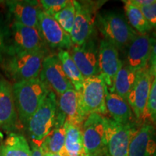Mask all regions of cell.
<instances>
[{
    "label": "cell",
    "instance_id": "obj_29",
    "mask_svg": "<svg viewBox=\"0 0 156 156\" xmlns=\"http://www.w3.org/2000/svg\"><path fill=\"white\" fill-rule=\"evenodd\" d=\"M146 116L147 119L156 123V77H154L151 85L146 107Z\"/></svg>",
    "mask_w": 156,
    "mask_h": 156
},
{
    "label": "cell",
    "instance_id": "obj_17",
    "mask_svg": "<svg viewBox=\"0 0 156 156\" xmlns=\"http://www.w3.org/2000/svg\"><path fill=\"white\" fill-rule=\"evenodd\" d=\"M57 111L64 115L67 122L80 127L87 117L82 106L80 93L74 88L58 95Z\"/></svg>",
    "mask_w": 156,
    "mask_h": 156
},
{
    "label": "cell",
    "instance_id": "obj_4",
    "mask_svg": "<svg viewBox=\"0 0 156 156\" xmlns=\"http://www.w3.org/2000/svg\"><path fill=\"white\" fill-rule=\"evenodd\" d=\"M112 119L92 114L82 126L84 148L86 156H105Z\"/></svg>",
    "mask_w": 156,
    "mask_h": 156
},
{
    "label": "cell",
    "instance_id": "obj_12",
    "mask_svg": "<svg viewBox=\"0 0 156 156\" xmlns=\"http://www.w3.org/2000/svg\"><path fill=\"white\" fill-rule=\"evenodd\" d=\"M38 25L42 38L51 48L60 50L73 48V44L69 34L60 26L53 17L46 14L43 9L38 15Z\"/></svg>",
    "mask_w": 156,
    "mask_h": 156
},
{
    "label": "cell",
    "instance_id": "obj_13",
    "mask_svg": "<svg viewBox=\"0 0 156 156\" xmlns=\"http://www.w3.org/2000/svg\"><path fill=\"white\" fill-rule=\"evenodd\" d=\"M155 38L148 34H137L126 48L125 65L137 72L147 67Z\"/></svg>",
    "mask_w": 156,
    "mask_h": 156
},
{
    "label": "cell",
    "instance_id": "obj_26",
    "mask_svg": "<svg viewBox=\"0 0 156 156\" xmlns=\"http://www.w3.org/2000/svg\"><path fill=\"white\" fill-rule=\"evenodd\" d=\"M123 2L124 3V11L126 18L132 28L139 34H148V32L152 30V28L145 19L141 9L130 4L127 0H124Z\"/></svg>",
    "mask_w": 156,
    "mask_h": 156
},
{
    "label": "cell",
    "instance_id": "obj_1",
    "mask_svg": "<svg viewBox=\"0 0 156 156\" xmlns=\"http://www.w3.org/2000/svg\"><path fill=\"white\" fill-rule=\"evenodd\" d=\"M2 68L15 83L36 79L40 76L46 51H20L5 48Z\"/></svg>",
    "mask_w": 156,
    "mask_h": 156
},
{
    "label": "cell",
    "instance_id": "obj_38",
    "mask_svg": "<svg viewBox=\"0 0 156 156\" xmlns=\"http://www.w3.org/2000/svg\"><path fill=\"white\" fill-rule=\"evenodd\" d=\"M43 156H44V155H43Z\"/></svg>",
    "mask_w": 156,
    "mask_h": 156
},
{
    "label": "cell",
    "instance_id": "obj_31",
    "mask_svg": "<svg viewBox=\"0 0 156 156\" xmlns=\"http://www.w3.org/2000/svg\"><path fill=\"white\" fill-rule=\"evenodd\" d=\"M127 1L132 5L136 6V7H142L154 3L155 0H127Z\"/></svg>",
    "mask_w": 156,
    "mask_h": 156
},
{
    "label": "cell",
    "instance_id": "obj_2",
    "mask_svg": "<svg viewBox=\"0 0 156 156\" xmlns=\"http://www.w3.org/2000/svg\"><path fill=\"white\" fill-rule=\"evenodd\" d=\"M49 91L47 85L39 77L13 84V98L17 116L25 126Z\"/></svg>",
    "mask_w": 156,
    "mask_h": 156
},
{
    "label": "cell",
    "instance_id": "obj_14",
    "mask_svg": "<svg viewBox=\"0 0 156 156\" xmlns=\"http://www.w3.org/2000/svg\"><path fill=\"white\" fill-rule=\"evenodd\" d=\"M84 78L99 75L98 48L94 39H88L81 46H74L69 53Z\"/></svg>",
    "mask_w": 156,
    "mask_h": 156
},
{
    "label": "cell",
    "instance_id": "obj_34",
    "mask_svg": "<svg viewBox=\"0 0 156 156\" xmlns=\"http://www.w3.org/2000/svg\"><path fill=\"white\" fill-rule=\"evenodd\" d=\"M150 63H151V67H149L150 72H151V75L153 77H156V58L150 60Z\"/></svg>",
    "mask_w": 156,
    "mask_h": 156
},
{
    "label": "cell",
    "instance_id": "obj_16",
    "mask_svg": "<svg viewBox=\"0 0 156 156\" xmlns=\"http://www.w3.org/2000/svg\"><path fill=\"white\" fill-rule=\"evenodd\" d=\"M128 156H156V129L144 122L136 128L129 146Z\"/></svg>",
    "mask_w": 156,
    "mask_h": 156
},
{
    "label": "cell",
    "instance_id": "obj_23",
    "mask_svg": "<svg viewBox=\"0 0 156 156\" xmlns=\"http://www.w3.org/2000/svg\"><path fill=\"white\" fill-rule=\"evenodd\" d=\"M64 142H65L64 124L56 122L53 129L46 136L41 145L43 153H54L62 155L64 152Z\"/></svg>",
    "mask_w": 156,
    "mask_h": 156
},
{
    "label": "cell",
    "instance_id": "obj_6",
    "mask_svg": "<svg viewBox=\"0 0 156 156\" xmlns=\"http://www.w3.org/2000/svg\"><path fill=\"white\" fill-rule=\"evenodd\" d=\"M75 17L69 36L73 45L81 46L92 38L101 2L75 1Z\"/></svg>",
    "mask_w": 156,
    "mask_h": 156
},
{
    "label": "cell",
    "instance_id": "obj_39",
    "mask_svg": "<svg viewBox=\"0 0 156 156\" xmlns=\"http://www.w3.org/2000/svg\"><path fill=\"white\" fill-rule=\"evenodd\" d=\"M0 145H1V144H0Z\"/></svg>",
    "mask_w": 156,
    "mask_h": 156
},
{
    "label": "cell",
    "instance_id": "obj_32",
    "mask_svg": "<svg viewBox=\"0 0 156 156\" xmlns=\"http://www.w3.org/2000/svg\"><path fill=\"white\" fill-rule=\"evenodd\" d=\"M43 155L41 145L31 142V156H43Z\"/></svg>",
    "mask_w": 156,
    "mask_h": 156
},
{
    "label": "cell",
    "instance_id": "obj_10",
    "mask_svg": "<svg viewBox=\"0 0 156 156\" xmlns=\"http://www.w3.org/2000/svg\"><path fill=\"white\" fill-rule=\"evenodd\" d=\"M10 33L12 45L7 48L20 51H46V42L39 28L13 22Z\"/></svg>",
    "mask_w": 156,
    "mask_h": 156
},
{
    "label": "cell",
    "instance_id": "obj_11",
    "mask_svg": "<svg viewBox=\"0 0 156 156\" xmlns=\"http://www.w3.org/2000/svg\"><path fill=\"white\" fill-rule=\"evenodd\" d=\"M39 78L49 90H53L58 95H62L69 89L74 88L64 73L57 55L54 54L45 56Z\"/></svg>",
    "mask_w": 156,
    "mask_h": 156
},
{
    "label": "cell",
    "instance_id": "obj_9",
    "mask_svg": "<svg viewBox=\"0 0 156 156\" xmlns=\"http://www.w3.org/2000/svg\"><path fill=\"white\" fill-rule=\"evenodd\" d=\"M98 62L99 75L102 77L108 90L114 92L115 78L123 62L116 47L104 39H102L99 44Z\"/></svg>",
    "mask_w": 156,
    "mask_h": 156
},
{
    "label": "cell",
    "instance_id": "obj_33",
    "mask_svg": "<svg viewBox=\"0 0 156 156\" xmlns=\"http://www.w3.org/2000/svg\"><path fill=\"white\" fill-rule=\"evenodd\" d=\"M5 41H4V36L2 32L1 29H0V60H2V58L3 54L5 51Z\"/></svg>",
    "mask_w": 156,
    "mask_h": 156
},
{
    "label": "cell",
    "instance_id": "obj_8",
    "mask_svg": "<svg viewBox=\"0 0 156 156\" xmlns=\"http://www.w3.org/2000/svg\"><path fill=\"white\" fill-rule=\"evenodd\" d=\"M153 77L147 67L136 72L135 82L126 98V101L138 120L145 121L147 119L146 107Z\"/></svg>",
    "mask_w": 156,
    "mask_h": 156
},
{
    "label": "cell",
    "instance_id": "obj_25",
    "mask_svg": "<svg viewBox=\"0 0 156 156\" xmlns=\"http://www.w3.org/2000/svg\"><path fill=\"white\" fill-rule=\"evenodd\" d=\"M136 72L123 63L116 76L114 84V92L126 100V98L134 85Z\"/></svg>",
    "mask_w": 156,
    "mask_h": 156
},
{
    "label": "cell",
    "instance_id": "obj_30",
    "mask_svg": "<svg viewBox=\"0 0 156 156\" xmlns=\"http://www.w3.org/2000/svg\"><path fill=\"white\" fill-rule=\"evenodd\" d=\"M139 8L141 9L152 29L154 28L156 30V0L155 2L151 5Z\"/></svg>",
    "mask_w": 156,
    "mask_h": 156
},
{
    "label": "cell",
    "instance_id": "obj_21",
    "mask_svg": "<svg viewBox=\"0 0 156 156\" xmlns=\"http://www.w3.org/2000/svg\"><path fill=\"white\" fill-rule=\"evenodd\" d=\"M65 142L62 156H86L84 148L82 127L65 121Z\"/></svg>",
    "mask_w": 156,
    "mask_h": 156
},
{
    "label": "cell",
    "instance_id": "obj_27",
    "mask_svg": "<svg viewBox=\"0 0 156 156\" xmlns=\"http://www.w3.org/2000/svg\"><path fill=\"white\" fill-rule=\"evenodd\" d=\"M53 17L67 34H70L75 17V8L73 0L68 1L67 5Z\"/></svg>",
    "mask_w": 156,
    "mask_h": 156
},
{
    "label": "cell",
    "instance_id": "obj_3",
    "mask_svg": "<svg viewBox=\"0 0 156 156\" xmlns=\"http://www.w3.org/2000/svg\"><path fill=\"white\" fill-rule=\"evenodd\" d=\"M95 23L104 40L114 46L117 50H126L139 34L132 28L125 17L116 12L98 13Z\"/></svg>",
    "mask_w": 156,
    "mask_h": 156
},
{
    "label": "cell",
    "instance_id": "obj_19",
    "mask_svg": "<svg viewBox=\"0 0 156 156\" xmlns=\"http://www.w3.org/2000/svg\"><path fill=\"white\" fill-rule=\"evenodd\" d=\"M6 5L14 22L28 27L39 28L38 15L42 10L39 1H7Z\"/></svg>",
    "mask_w": 156,
    "mask_h": 156
},
{
    "label": "cell",
    "instance_id": "obj_24",
    "mask_svg": "<svg viewBox=\"0 0 156 156\" xmlns=\"http://www.w3.org/2000/svg\"><path fill=\"white\" fill-rule=\"evenodd\" d=\"M57 56L61 62L64 73L73 85L74 89L77 91H80L83 86L85 78L77 68L75 62L73 61L69 52L67 50H59Z\"/></svg>",
    "mask_w": 156,
    "mask_h": 156
},
{
    "label": "cell",
    "instance_id": "obj_15",
    "mask_svg": "<svg viewBox=\"0 0 156 156\" xmlns=\"http://www.w3.org/2000/svg\"><path fill=\"white\" fill-rule=\"evenodd\" d=\"M136 129L132 123L120 124L112 119L105 156H128L130 140Z\"/></svg>",
    "mask_w": 156,
    "mask_h": 156
},
{
    "label": "cell",
    "instance_id": "obj_5",
    "mask_svg": "<svg viewBox=\"0 0 156 156\" xmlns=\"http://www.w3.org/2000/svg\"><path fill=\"white\" fill-rule=\"evenodd\" d=\"M56 113L57 100L56 94L50 90L25 126L31 142L41 145L42 142L54 127Z\"/></svg>",
    "mask_w": 156,
    "mask_h": 156
},
{
    "label": "cell",
    "instance_id": "obj_28",
    "mask_svg": "<svg viewBox=\"0 0 156 156\" xmlns=\"http://www.w3.org/2000/svg\"><path fill=\"white\" fill-rule=\"evenodd\" d=\"M40 2L43 11L54 17L67 5L68 0H41Z\"/></svg>",
    "mask_w": 156,
    "mask_h": 156
},
{
    "label": "cell",
    "instance_id": "obj_35",
    "mask_svg": "<svg viewBox=\"0 0 156 156\" xmlns=\"http://www.w3.org/2000/svg\"><path fill=\"white\" fill-rule=\"evenodd\" d=\"M154 58H156V39L155 38V41H154L153 45V48H152V53H151V59H154Z\"/></svg>",
    "mask_w": 156,
    "mask_h": 156
},
{
    "label": "cell",
    "instance_id": "obj_22",
    "mask_svg": "<svg viewBox=\"0 0 156 156\" xmlns=\"http://www.w3.org/2000/svg\"><path fill=\"white\" fill-rule=\"evenodd\" d=\"M3 156H31V148L22 134L10 132L0 145Z\"/></svg>",
    "mask_w": 156,
    "mask_h": 156
},
{
    "label": "cell",
    "instance_id": "obj_36",
    "mask_svg": "<svg viewBox=\"0 0 156 156\" xmlns=\"http://www.w3.org/2000/svg\"><path fill=\"white\" fill-rule=\"evenodd\" d=\"M44 156H62L61 154H54V153H44Z\"/></svg>",
    "mask_w": 156,
    "mask_h": 156
},
{
    "label": "cell",
    "instance_id": "obj_37",
    "mask_svg": "<svg viewBox=\"0 0 156 156\" xmlns=\"http://www.w3.org/2000/svg\"><path fill=\"white\" fill-rule=\"evenodd\" d=\"M0 156H3L2 153V151H1V147H0Z\"/></svg>",
    "mask_w": 156,
    "mask_h": 156
},
{
    "label": "cell",
    "instance_id": "obj_20",
    "mask_svg": "<svg viewBox=\"0 0 156 156\" xmlns=\"http://www.w3.org/2000/svg\"><path fill=\"white\" fill-rule=\"evenodd\" d=\"M106 107L107 114L110 115L113 121L120 124L131 123L133 112L126 100L114 92L108 90L106 86Z\"/></svg>",
    "mask_w": 156,
    "mask_h": 156
},
{
    "label": "cell",
    "instance_id": "obj_18",
    "mask_svg": "<svg viewBox=\"0 0 156 156\" xmlns=\"http://www.w3.org/2000/svg\"><path fill=\"white\" fill-rule=\"evenodd\" d=\"M17 114L12 93V85L0 78V129L12 132L16 128Z\"/></svg>",
    "mask_w": 156,
    "mask_h": 156
},
{
    "label": "cell",
    "instance_id": "obj_7",
    "mask_svg": "<svg viewBox=\"0 0 156 156\" xmlns=\"http://www.w3.org/2000/svg\"><path fill=\"white\" fill-rule=\"evenodd\" d=\"M106 84L100 75L84 79L80 90L82 106L85 115L97 114L106 116Z\"/></svg>",
    "mask_w": 156,
    "mask_h": 156
}]
</instances>
